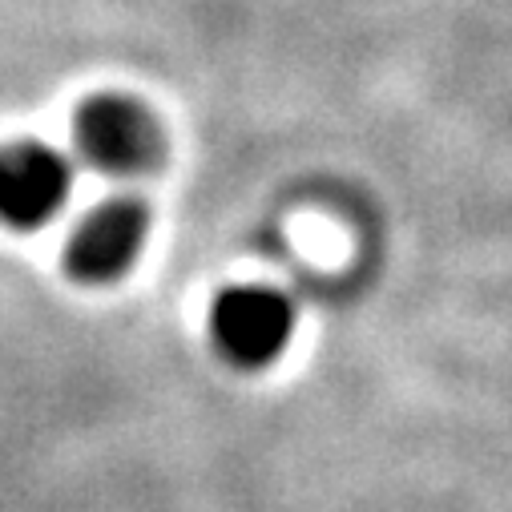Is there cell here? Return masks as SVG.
Returning <instances> with one entry per match:
<instances>
[{
	"label": "cell",
	"mask_w": 512,
	"mask_h": 512,
	"mask_svg": "<svg viewBox=\"0 0 512 512\" xmlns=\"http://www.w3.org/2000/svg\"><path fill=\"white\" fill-rule=\"evenodd\" d=\"M77 158L105 178H142L162 166L166 138L154 113L121 93L89 97L73 117Z\"/></svg>",
	"instance_id": "6da1fadb"
},
{
	"label": "cell",
	"mask_w": 512,
	"mask_h": 512,
	"mask_svg": "<svg viewBox=\"0 0 512 512\" xmlns=\"http://www.w3.org/2000/svg\"><path fill=\"white\" fill-rule=\"evenodd\" d=\"M295 335V307L271 287H230L214 299L210 339L218 355L242 371L271 367Z\"/></svg>",
	"instance_id": "7a4b0ae2"
},
{
	"label": "cell",
	"mask_w": 512,
	"mask_h": 512,
	"mask_svg": "<svg viewBox=\"0 0 512 512\" xmlns=\"http://www.w3.org/2000/svg\"><path fill=\"white\" fill-rule=\"evenodd\" d=\"M73 190L65 154L41 142L0 146V222L13 230H41L61 214Z\"/></svg>",
	"instance_id": "277c9868"
},
{
	"label": "cell",
	"mask_w": 512,
	"mask_h": 512,
	"mask_svg": "<svg viewBox=\"0 0 512 512\" xmlns=\"http://www.w3.org/2000/svg\"><path fill=\"white\" fill-rule=\"evenodd\" d=\"M150 230V210L138 198H109L93 206L65 242V271L77 283L105 287L138 263Z\"/></svg>",
	"instance_id": "3957f363"
}]
</instances>
